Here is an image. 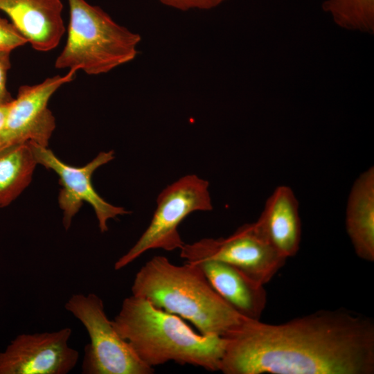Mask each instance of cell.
Here are the masks:
<instances>
[{"label":"cell","mask_w":374,"mask_h":374,"mask_svg":"<svg viewBox=\"0 0 374 374\" xmlns=\"http://www.w3.org/2000/svg\"><path fill=\"white\" fill-rule=\"evenodd\" d=\"M224 337V374L374 373V322L344 308L280 324L245 318Z\"/></svg>","instance_id":"obj_1"},{"label":"cell","mask_w":374,"mask_h":374,"mask_svg":"<svg viewBox=\"0 0 374 374\" xmlns=\"http://www.w3.org/2000/svg\"><path fill=\"white\" fill-rule=\"evenodd\" d=\"M112 323L146 365L173 361L219 371L227 339L195 332L177 315L131 295L125 298Z\"/></svg>","instance_id":"obj_2"},{"label":"cell","mask_w":374,"mask_h":374,"mask_svg":"<svg viewBox=\"0 0 374 374\" xmlns=\"http://www.w3.org/2000/svg\"><path fill=\"white\" fill-rule=\"evenodd\" d=\"M131 290L191 322L202 335L224 336L245 319L215 292L195 263L176 265L165 256H154L136 273Z\"/></svg>","instance_id":"obj_3"},{"label":"cell","mask_w":374,"mask_h":374,"mask_svg":"<svg viewBox=\"0 0 374 374\" xmlns=\"http://www.w3.org/2000/svg\"><path fill=\"white\" fill-rule=\"evenodd\" d=\"M67 1V39L55 60L56 69L100 75L136 57L141 41L139 34L117 24L102 8L86 0Z\"/></svg>","instance_id":"obj_4"},{"label":"cell","mask_w":374,"mask_h":374,"mask_svg":"<svg viewBox=\"0 0 374 374\" xmlns=\"http://www.w3.org/2000/svg\"><path fill=\"white\" fill-rule=\"evenodd\" d=\"M212 209L208 181L195 175L181 177L159 193L149 226L114 269H123L150 249L180 250L185 244L178 231L181 222L193 212Z\"/></svg>","instance_id":"obj_5"},{"label":"cell","mask_w":374,"mask_h":374,"mask_svg":"<svg viewBox=\"0 0 374 374\" xmlns=\"http://www.w3.org/2000/svg\"><path fill=\"white\" fill-rule=\"evenodd\" d=\"M65 309L85 328L90 342L85 345L82 363L84 374H151L154 370L138 357L114 329L96 294H73Z\"/></svg>","instance_id":"obj_6"},{"label":"cell","mask_w":374,"mask_h":374,"mask_svg":"<svg viewBox=\"0 0 374 374\" xmlns=\"http://www.w3.org/2000/svg\"><path fill=\"white\" fill-rule=\"evenodd\" d=\"M180 256L190 263L210 260L228 263L263 285L272 279L287 260L263 237L254 222L240 226L226 238H203L185 243L180 249Z\"/></svg>","instance_id":"obj_7"},{"label":"cell","mask_w":374,"mask_h":374,"mask_svg":"<svg viewBox=\"0 0 374 374\" xmlns=\"http://www.w3.org/2000/svg\"><path fill=\"white\" fill-rule=\"evenodd\" d=\"M30 143L37 163L53 170L59 177L62 188L58 195V204L62 211V224L65 230L70 228L73 217L84 202L92 206L101 233L107 231L109 220L130 213L123 207L105 201L92 184L93 172L114 159L113 150L101 152L86 165L74 167L62 161L48 147Z\"/></svg>","instance_id":"obj_8"},{"label":"cell","mask_w":374,"mask_h":374,"mask_svg":"<svg viewBox=\"0 0 374 374\" xmlns=\"http://www.w3.org/2000/svg\"><path fill=\"white\" fill-rule=\"evenodd\" d=\"M76 71L69 70L34 85H22L10 103L0 132V149L22 143L48 147L55 128V119L48 107L50 98L62 85L73 80Z\"/></svg>","instance_id":"obj_9"},{"label":"cell","mask_w":374,"mask_h":374,"mask_svg":"<svg viewBox=\"0 0 374 374\" xmlns=\"http://www.w3.org/2000/svg\"><path fill=\"white\" fill-rule=\"evenodd\" d=\"M72 330L66 327L53 332L17 335L0 352V374H66L79 359L69 346Z\"/></svg>","instance_id":"obj_10"},{"label":"cell","mask_w":374,"mask_h":374,"mask_svg":"<svg viewBox=\"0 0 374 374\" xmlns=\"http://www.w3.org/2000/svg\"><path fill=\"white\" fill-rule=\"evenodd\" d=\"M60 0H0V11L32 48L46 52L56 48L64 32Z\"/></svg>","instance_id":"obj_11"},{"label":"cell","mask_w":374,"mask_h":374,"mask_svg":"<svg viewBox=\"0 0 374 374\" xmlns=\"http://www.w3.org/2000/svg\"><path fill=\"white\" fill-rule=\"evenodd\" d=\"M256 228L269 243L284 258L298 252L301 238L299 203L287 186L275 188L267 199Z\"/></svg>","instance_id":"obj_12"},{"label":"cell","mask_w":374,"mask_h":374,"mask_svg":"<svg viewBox=\"0 0 374 374\" xmlns=\"http://www.w3.org/2000/svg\"><path fill=\"white\" fill-rule=\"evenodd\" d=\"M195 264L202 269L215 292L235 312L247 319H260L267 304L263 285L224 262L210 260Z\"/></svg>","instance_id":"obj_13"},{"label":"cell","mask_w":374,"mask_h":374,"mask_svg":"<svg viewBox=\"0 0 374 374\" xmlns=\"http://www.w3.org/2000/svg\"><path fill=\"white\" fill-rule=\"evenodd\" d=\"M346 229L356 255L374 260V168L370 167L355 181L349 193Z\"/></svg>","instance_id":"obj_14"},{"label":"cell","mask_w":374,"mask_h":374,"mask_svg":"<svg viewBox=\"0 0 374 374\" xmlns=\"http://www.w3.org/2000/svg\"><path fill=\"white\" fill-rule=\"evenodd\" d=\"M37 165L30 142L0 149V208L9 206L28 186Z\"/></svg>","instance_id":"obj_15"},{"label":"cell","mask_w":374,"mask_h":374,"mask_svg":"<svg viewBox=\"0 0 374 374\" xmlns=\"http://www.w3.org/2000/svg\"><path fill=\"white\" fill-rule=\"evenodd\" d=\"M322 8L343 28L374 31V0H326Z\"/></svg>","instance_id":"obj_16"},{"label":"cell","mask_w":374,"mask_h":374,"mask_svg":"<svg viewBox=\"0 0 374 374\" xmlns=\"http://www.w3.org/2000/svg\"><path fill=\"white\" fill-rule=\"evenodd\" d=\"M26 43V39L12 23L0 15V50L12 52Z\"/></svg>","instance_id":"obj_17"},{"label":"cell","mask_w":374,"mask_h":374,"mask_svg":"<svg viewBox=\"0 0 374 374\" xmlns=\"http://www.w3.org/2000/svg\"><path fill=\"white\" fill-rule=\"evenodd\" d=\"M161 3L180 10H210L227 0H159Z\"/></svg>","instance_id":"obj_18"},{"label":"cell","mask_w":374,"mask_h":374,"mask_svg":"<svg viewBox=\"0 0 374 374\" xmlns=\"http://www.w3.org/2000/svg\"><path fill=\"white\" fill-rule=\"evenodd\" d=\"M10 53L0 50V103H8L13 100L6 88L7 75L10 69Z\"/></svg>","instance_id":"obj_19"},{"label":"cell","mask_w":374,"mask_h":374,"mask_svg":"<svg viewBox=\"0 0 374 374\" xmlns=\"http://www.w3.org/2000/svg\"><path fill=\"white\" fill-rule=\"evenodd\" d=\"M10 103V102L8 103H0V132L5 124Z\"/></svg>","instance_id":"obj_20"}]
</instances>
